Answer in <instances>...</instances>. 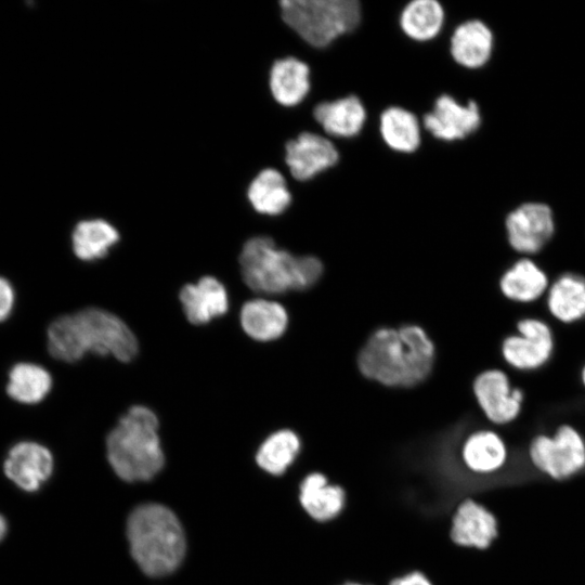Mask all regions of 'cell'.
Masks as SVG:
<instances>
[{
	"label": "cell",
	"instance_id": "obj_1",
	"mask_svg": "<svg viewBox=\"0 0 585 585\" xmlns=\"http://www.w3.org/2000/svg\"><path fill=\"white\" fill-rule=\"evenodd\" d=\"M434 361V344L417 325L375 330L360 351L361 373L389 387H412L425 380Z\"/></svg>",
	"mask_w": 585,
	"mask_h": 585
},
{
	"label": "cell",
	"instance_id": "obj_2",
	"mask_svg": "<svg viewBox=\"0 0 585 585\" xmlns=\"http://www.w3.org/2000/svg\"><path fill=\"white\" fill-rule=\"evenodd\" d=\"M243 280L253 291L277 295L313 286L323 273V264L314 256H294L278 248L268 236H255L239 255Z\"/></svg>",
	"mask_w": 585,
	"mask_h": 585
},
{
	"label": "cell",
	"instance_id": "obj_3",
	"mask_svg": "<svg viewBox=\"0 0 585 585\" xmlns=\"http://www.w3.org/2000/svg\"><path fill=\"white\" fill-rule=\"evenodd\" d=\"M133 559L150 576L172 573L185 554V537L180 521L167 507L145 504L135 508L127 523Z\"/></svg>",
	"mask_w": 585,
	"mask_h": 585
},
{
	"label": "cell",
	"instance_id": "obj_4",
	"mask_svg": "<svg viewBox=\"0 0 585 585\" xmlns=\"http://www.w3.org/2000/svg\"><path fill=\"white\" fill-rule=\"evenodd\" d=\"M106 448L119 478L129 482L152 479L165 463L155 413L143 405L129 408L108 433Z\"/></svg>",
	"mask_w": 585,
	"mask_h": 585
},
{
	"label": "cell",
	"instance_id": "obj_5",
	"mask_svg": "<svg viewBox=\"0 0 585 585\" xmlns=\"http://www.w3.org/2000/svg\"><path fill=\"white\" fill-rule=\"evenodd\" d=\"M280 10L284 23L315 49L350 35L363 17L359 0H283Z\"/></svg>",
	"mask_w": 585,
	"mask_h": 585
},
{
	"label": "cell",
	"instance_id": "obj_6",
	"mask_svg": "<svg viewBox=\"0 0 585 585\" xmlns=\"http://www.w3.org/2000/svg\"><path fill=\"white\" fill-rule=\"evenodd\" d=\"M79 349L84 355H112L121 362L132 360L139 349L132 330L117 315L100 308L72 314Z\"/></svg>",
	"mask_w": 585,
	"mask_h": 585
},
{
	"label": "cell",
	"instance_id": "obj_7",
	"mask_svg": "<svg viewBox=\"0 0 585 585\" xmlns=\"http://www.w3.org/2000/svg\"><path fill=\"white\" fill-rule=\"evenodd\" d=\"M529 453L540 470L558 480L574 474L585 466V442L570 425L560 426L552 437H535Z\"/></svg>",
	"mask_w": 585,
	"mask_h": 585
},
{
	"label": "cell",
	"instance_id": "obj_8",
	"mask_svg": "<svg viewBox=\"0 0 585 585\" xmlns=\"http://www.w3.org/2000/svg\"><path fill=\"white\" fill-rule=\"evenodd\" d=\"M518 334L507 336L502 343V355L518 370H533L546 364L552 355L555 342L551 328L542 320L522 318Z\"/></svg>",
	"mask_w": 585,
	"mask_h": 585
},
{
	"label": "cell",
	"instance_id": "obj_9",
	"mask_svg": "<svg viewBox=\"0 0 585 585\" xmlns=\"http://www.w3.org/2000/svg\"><path fill=\"white\" fill-rule=\"evenodd\" d=\"M284 160L291 177L308 182L333 169L340 153L333 141L312 131H302L285 144Z\"/></svg>",
	"mask_w": 585,
	"mask_h": 585
},
{
	"label": "cell",
	"instance_id": "obj_10",
	"mask_svg": "<svg viewBox=\"0 0 585 585\" xmlns=\"http://www.w3.org/2000/svg\"><path fill=\"white\" fill-rule=\"evenodd\" d=\"M480 123V109L474 101L461 104L447 93L439 95L432 108L422 116L424 129L443 142L463 140L474 132Z\"/></svg>",
	"mask_w": 585,
	"mask_h": 585
},
{
	"label": "cell",
	"instance_id": "obj_11",
	"mask_svg": "<svg viewBox=\"0 0 585 585\" xmlns=\"http://www.w3.org/2000/svg\"><path fill=\"white\" fill-rule=\"evenodd\" d=\"M473 393L486 418L497 425L515 420L524 400L522 389L512 388L505 372L497 368L486 369L476 377Z\"/></svg>",
	"mask_w": 585,
	"mask_h": 585
},
{
	"label": "cell",
	"instance_id": "obj_12",
	"mask_svg": "<svg viewBox=\"0 0 585 585\" xmlns=\"http://www.w3.org/2000/svg\"><path fill=\"white\" fill-rule=\"evenodd\" d=\"M505 225L510 246L523 255L541 251L555 232L550 208L540 203L521 205L507 216Z\"/></svg>",
	"mask_w": 585,
	"mask_h": 585
},
{
	"label": "cell",
	"instance_id": "obj_13",
	"mask_svg": "<svg viewBox=\"0 0 585 585\" xmlns=\"http://www.w3.org/2000/svg\"><path fill=\"white\" fill-rule=\"evenodd\" d=\"M53 469L50 451L35 442L14 445L4 463V472L17 486L27 492L37 491Z\"/></svg>",
	"mask_w": 585,
	"mask_h": 585
},
{
	"label": "cell",
	"instance_id": "obj_14",
	"mask_svg": "<svg viewBox=\"0 0 585 585\" xmlns=\"http://www.w3.org/2000/svg\"><path fill=\"white\" fill-rule=\"evenodd\" d=\"M312 115L324 132L338 139L358 136L367 119L364 103L356 94L320 102Z\"/></svg>",
	"mask_w": 585,
	"mask_h": 585
},
{
	"label": "cell",
	"instance_id": "obj_15",
	"mask_svg": "<svg viewBox=\"0 0 585 585\" xmlns=\"http://www.w3.org/2000/svg\"><path fill=\"white\" fill-rule=\"evenodd\" d=\"M179 297L186 318L195 325L209 323L229 309L227 291L213 276L184 285Z\"/></svg>",
	"mask_w": 585,
	"mask_h": 585
},
{
	"label": "cell",
	"instance_id": "obj_16",
	"mask_svg": "<svg viewBox=\"0 0 585 585\" xmlns=\"http://www.w3.org/2000/svg\"><path fill=\"white\" fill-rule=\"evenodd\" d=\"M269 88L274 100L282 106L299 105L311 90L309 64L290 55L277 58L270 68Z\"/></svg>",
	"mask_w": 585,
	"mask_h": 585
},
{
	"label": "cell",
	"instance_id": "obj_17",
	"mask_svg": "<svg viewBox=\"0 0 585 585\" xmlns=\"http://www.w3.org/2000/svg\"><path fill=\"white\" fill-rule=\"evenodd\" d=\"M496 536V519L486 508L472 499L460 503L452 519L451 537L454 543L484 549Z\"/></svg>",
	"mask_w": 585,
	"mask_h": 585
},
{
	"label": "cell",
	"instance_id": "obj_18",
	"mask_svg": "<svg viewBox=\"0 0 585 585\" xmlns=\"http://www.w3.org/2000/svg\"><path fill=\"white\" fill-rule=\"evenodd\" d=\"M492 48V31L479 20L459 24L450 37V54L455 63L465 68L482 67L490 60Z\"/></svg>",
	"mask_w": 585,
	"mask_h": 585
},
{
	"label": "cell",
	"instance_id": "obj_19",
	"mask_svg": "<svg viewBox=\"0 0 585 585\" xmlns=\"http://www.w3.org/2000/svg\"><path fill=\"white\" fill-rule=\"evenodd\" d=\"M299 500L312 519L325 522L342 511L346 493L341 486L330 483L325 474L312 472L300 483Z\"/></svg>",
	"mask_w": 585,
	"mask_h": 585
},
{
	"label": "cell",
	"instance_id": "obj_20",
	"mask_svg": "<svg viewBox=\"0 0 585 585\" xmlns=\"http://www.w3.org/2000/svg\"><path fill=\"white\" fill-rule=\"evenodd\" d=\"M379 134L385 145L394 153L413 154L421 145V126L410 109L391 105L379 115Z\"/></svg>",
	"mask_w": 585,
	"mask_h": 585
},
{
	"label": "cell",
	"instance_id": "obj_21",
	"mask_svg": "<svg viewBox=\"0 0 585 585\" xmlns=\"http://www.w3.org/2000/svg\"><path fill=\"white\" fill-rule=\"evenodd\" d=\"M239 318L244 332L257 341L277 339L288 326L286 309L281 303L264 298L245 302Z\"/></svg>",
	"mask_w": 585,
	"mask_h": 585
},
{
	"label": "cell",
	"instance_id": "obj_22",
	"mask_svg": "<svg viewBox=\"0 0 585 585\" xmlns=\"http://www.w3.org/2000/svg\"><path fill=\"white\" fill-rule=\"evenodd\" d=\"M549 288L547 274L530 258H522L507 269L499 280V289L509 300L530 303Z\"/></svg>",
	"mask_w": 585,
	"mask_h": 585
},
{
	"label": "cell",
	"instance_id": "obj_23",
	"mask_svg": "<svg viewBox=\"0 0 585 585\" xmlns=\"http://www.w3.org/2000/svg\"><path fill=\"white\" fill-rule=\"evenodd\" d=\"M398 23L402 34L410 40L428 42L443 29L445 10L438 0H412L400 11Z\"/></svg>",
	"mask_w": 585,
	"mask_h": 585
},
{
	"label": "cell",
	"instance_id": "obj_24",
	"mask_svg": "<svg viewBox=\"0 0 585 585\" xmlns=\"http://www.w3.org/2000/svg\"><path fill=\"white\" fill-rule=\"evenodd\" d=\"M252 208L266 216H278L292 202L291 192L283 173L275 168H264L257 173L247 188Z\"/></svg>",
	"mask_w": 585,
	"mask_h": 585
},
{
	"label": "cell",
	"instance_id": "obj_25",
	"mask_svg": "<svg viewBox=\"0 0 585 585\" xmlns=\"http://www.w3.org/2000/svg\"><path fill=\"white\" fill-rule=\"evenodd\" d=\"M547 308L566 324L585 317V277L571 272L557 277L547 290Z\"/></svg>",
	"mask_w": 585,
	"mask_h": 585
},
{
	"label": "cell",
	"instance_id": "obj_26",
	"mask_svg": "<svg viewBox=\"0 0 585 585\" xmlns=\"http://www.w3.org/2000/svg\"><path fill=\"white\" fill-rule=\"evenodd\" d=\"M461 456L469 470L476 473H491L505 464L507 448L496 432L480 430L466 439Z\"/></svg>",
	"mask_w": 585,
	"mask_h": 585
},
{
	"label": "cell",
	"instance_id": "obj_27",
	"mask_svg": "<svg viewBox=\"0 0 585 585\" xmlns=\"http://www.w3.org/2000/svg\"><path fill=\"white\" fill-rule=\"evenodd\" d=\"M119 233L103 219L80 221L73 232V248L76 256L84 261L105 257L118 242Z\"/></svg>",
	"mask_w": 585,
	"mask_h": 585
},
{
	"label": "cell",
	"instance_id": "obj_28",
	"mask_svg": "<svg viewBox=\"0 0 585 585\" xmlns=\"http://www.w3.org/2000/svg\"><path fill=\"white\" fill-rule=\"evenodd\" d=\"M301 441L296 432L282 429L270 434L258 448L256 460L268 473L283 474L296 460Z\"/></svg>",
	"mask_w": 585,
	"mask_h": 585
},
{
	"label": "cell",
	"instance_id": "obj_29",
	"mask_svg": "<svg viewBox=\"0 0 585 585\" xmlns=\"http://www.w3.org/2000/svg\"><path fill=\"white\" fill-rule=\"evenodd\" d=\"M50 374L39 365L20 363L10 372L8 393L22 403H37L50 391Z\"/></svg>",
	"mask_w": 585,
	"mask_h": 585
},
{
	"label": "cell",
	"instance_id": "obj_30",
	"mask_svg": "<svg viewBox=\"0 0 585 585\" xmlns=\"http://www.w3.org/2000/svg\"><path fill=\"white\" fill-rule=\"evenodd\" d=\"M14 302V292L11 285L0 277V322L10 314Z\"/></svg>",
	"mask_w": 585,
	"mask_h": 585
},
{
	"label": "cell",
	"instance_id": "obj_31",
	"mask_svg": "<svg viewBox=\"0 0 585 585\" xmlns=\"http://www.w3.org/2000/svg\"><path fill=\"white\" fill-rule=\"evenodd\" d=\"M389 585H433L421 572L413 571L393 578Z\"/></svg>",
	"mask_w": 585,
	"mask_h": 585
},
{
	"label": "cell",
	"instance_id": "obj_32",
	"mask_svg": "<svg viewBox=\"0 0 585 585\" xmlns=\"http://www.w3.org/2000/svg\"><path fill=\"white\" fill-rule=\"evenodd\" d=\"M5 533H6V521L0 515V541L4 537Z\"/></svg>",
	"mask_w": 585,
	"mask_h": 585
},
{
	"label": "cell",
	"instance_id": "obj_33",
	"mask_svg": "<svg viewBox=\"0 0 585 585\" xmlns=\"http://www.w3.org/2000/svg\"><path fill=\"white\" fill-rule=\"evenodd\" d=\"M581 379H582V382H583V385L585 387V365L583 366L582 372H581Z\"/></svg>",
	"mask_w": 585,
	"mask_h": 585
},
{
	"label": "cell",
	"instance_id": "obj_34",
	"mask_svg": "<svg viewBox=\"0 0 585 585\" xmlns=\"http://www.w3.org/2000/svg\"><path fill=\"white\" fill-rule=\"evenodd\" d=\"M343 585H364V584H360V583H351V582H350V583H346V584H343Z\"/></svg>",
	"mask_w": 585,
	"mask_h": 585
}]
</instances>
